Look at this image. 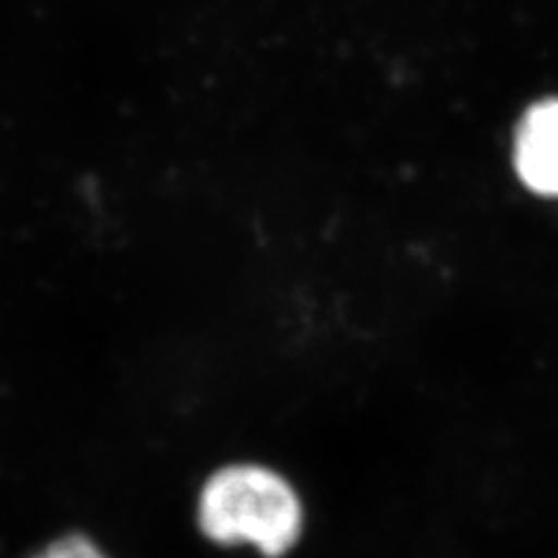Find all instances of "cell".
<instances>
[{"mask_svg": "<svg viewBox=\"0 0 558 558\" xmlns=\"http://www.w3.org/2000/svg\"><path fill=\"white\" fill-rule=\"evenodd\" d=\"M196 526L219 549L247 547L264 558H287L307 526L295 484L268 463L235 461L215 468L196 494Z\"/></svg>", "mask_w": 558, "mask_h": 558, "instance_id": "cell-1", "label": "cell"}, {"mask_svg": "<svg viewBox=\"0 0 558 558\" xmlns=\"http://www.w3.org/2000/svg\"><path fill=\"white\" fill-rule=\"evenodd\" d=\"M517 168L531 189L558 196V100L537 105L517 135Z\"/></svg>", "mask_w": 558, "mask_h": 558, "instance_id": "cell-2", "label": "cell"}, {"mask_svg": "<svg viewBox=\"0 0 558 558\" xmlns=\"http://www.w3.org/2000/svg\"><path fill=\"white\" fill-rule=\"evenodd\" d=\"M28 558H112L96 537L82 531H68L49 539L38 551H33Z\"/></svg>", "mask_w": 558, "mask_h": 558, "instance_id": "cell-3", "label": "cell"}]
</instances>
